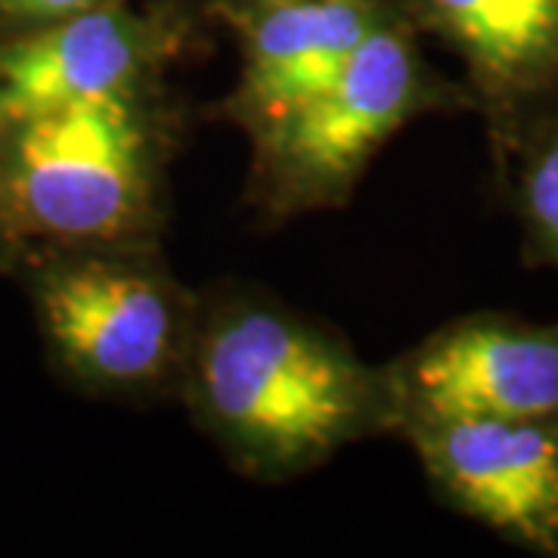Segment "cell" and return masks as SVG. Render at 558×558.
Instances as JSON below:
<instances>
[{"label": "cell", "mask_w": 558, "mask_h": 558, "mask_svg": "<svg viewBox=\"0 0 558 558\" xmlns=\"http://www.w3.org/2000/svg\"><path fill=\"white\" fill-rule=\"evenodd\" d=\"M57 248L32 292L62 369L106 398H178L199 292L174 277L161 242Z\"/></svg>", "instance_id": "4"}, {"label": "cell", "mask_w": 558, "mask_h": 558, "mask_svg": "<svg viewBox=\"0 0 558 558\" xmlns=\"http://www.w3.org/2000/svg\"><path fill=\"white\" fill-rule=\"evenodd\" d=\"M10 233V227H7V220H3V211H0V236H7Z\"/></svg>", "instance_id": "12"}, {"label": "cell", "mask_w": 558, "mask_h": 558, "mask_svg": "<svg viewBox=\"0 0 558 558\" xmlns=\"http://www.w3.org/2000/svg\"><path fill=\"white\" fill-rule=\"evenodd\" d=\"M453 109H472L469 90L440 78L418 47L416 22L391 13L326 87L248 137V199L267 220L344 205L398 131Z\"/></svg>", "instance_id": "3"}, {"label": "cell", "mask_w": 558, "mask_h": 558, "mask_svg": "<svg viewBox=\"0 0 558 558\" xmlns=\"http://www.w3.org/2000/svg\"><path fill=\"white\" fill-rule=\"evenodd\" d=\"M183 50V22L124 0L3 35L0 131L75 102L165 84Z\"/></svg>", "instance_id": "7"}, {"label": "cell", "mask_w": 558, "mask_h": 558, "mask_svg": "<svg viewBox=\"0 0 558 558\" xmlns=\"http://www.w3.org/2000/svg\"><path fill=\"white\" fill-rule=\"evenodd\" d=\"M106 0H0V25L7 28L3 35H16L25 28H35L44 22H57L81 13V10H90V7H100Z\"/></svg>", "instance_id": "11"}, {"label": "cell", "mask_w": 558, "mask_h": 558, "mask_svg": "<svg viewBox=\"0 0 558 558\" xmlns=\"http://www.w3.org/2000/svg\"><path fill=\"white\" fill-rule=\"evenodd\" d=\"M494 156L521 223L524 260L558 277V100L519 121Z\"/></svg>", "instance_id": "10"}, {"label": "cell", "mask_w": 558, "mask_h": 558, "mask_svg": "<svg viewBox=\"0 0 558 558\" xmlns=\"http://www.w3.org/2000/svg\"><path fill=\"white\" fill-rule=\"evenodd\" d=\"M178 398L255 481L299 478L357 440L395 435L385 366L332 326L236 282L199 292Z\"/></svg>", "instance_id": "1"}, {"label": "cell", "mask_w": 558, "mask_h": 558, "mask_svg": "<svg viewBox=\"0 0 558 558\" xmlns=\"http://www.w3.org/2000/svg\"><path fill=\"white\" fill-rule=\"evenodd\" d=\"M252 3H274V0H252Z\"/></svg>", "instance_id": "13"}, {"label": "cell", "mask_w": 558, "mask_h": 558, "mask_svg": "<svg viewBox=\"0 0 558 558\" xmlns=\"http://www.w3.org/2000/svg\"><path fill=\"white\" fill-rule=\"evenodd\" d=\"M395 10L379 0H274L242 16V69L220 119L248 137L339 75L357 44Z\"/></svg>", "instance_id": "9"}, {"label": "cell", "mask_w": 558, "mask_h": 558, "mask_svg": "<svg viewBox=\"0 0 558 558\" xmlns=\"http://www.w3.org/2000/svg\"><path fill=\"white\" fill-rule=\"evenodd\" d=\"M395 435L416 418L558 416V319H450L385 366Z\"/></svg>", "instance_id": "5"}, {"label": "cell", "mask_w": 558, "mask_h": 558, "mask_svg": "<svg viewBox=\"0 0 558 558\" xmlns=\"http://www.w3.org/2000/svg\"><path fill=\"white\" fill-rule=\"evenodd\" d=\"M416 25L459 60L494 146L558 100V0H416Z\"/></svg>", "instance_id": "8"}, {"label": "cell", "mask_w": 558, "mask_h": 558, "mask_svg": "<svg viewBox=\"0 0 558 558\" xmlns=\"http://www.w3.org/2000/svg\"><path fill=\"white\" fill-rule=\"evenodd\" d=\"M165 84L84 100L0 131V211L10 233L53 245L161 242L180 146Z\"/></svg>", "instance_id": "2"}, {"label": "cell", "mask_w": 558, "mask_h": 558, "mask_svg": "<svg viewBox=\"0 0 558 558\" xmlns=\"http://www.w3.org/2000/svg\"><path fill=\"white\" fill-rule=\"evenodd\" d=\"M398 435L444 506L509 546L558 558V416L416 418Z\"/></svg>", "instance_id": "6"}]
</instances>
